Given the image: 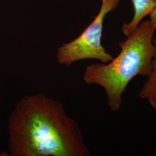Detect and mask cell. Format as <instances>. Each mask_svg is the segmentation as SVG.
Masks as SVG:
<instances>
[{
  "label": "cell",
  "mask_w": 156,
  "mask_h": 156,
  "mask_svg": "<svg viewBox=\"0 0 156 156\" xmlns=\"http://www.w3.org/2000/svg\"><path fill=\"white\" fill-rule=\"evenodd\" d=\"M9 156H89L78 123L43 93L19 101L7 120Z\"/></svg>",
  "instance_id": "cell-1"
},
{
  "label": "cell",
  "mask_w": 156,
  "mask_h": 156,
  "mask_svg": "<svg viewBox=\"0 0 156 156\" xmlns=\"http://www.w3.org/2000/svg\"><path fill=\"white\" fill-rule=\"evenodd\" d=\"M156 30L150 20L142 21L127 39L118 44L121 50L112 61L86 67L84 82L104 89L112 111L120 109L123 94L134 78L147 77L151 73L154 52L153 40Z\"/></svg>",
  "instance_id": "cell-2"
},
{
  "label": "cell",
  "mask_w": 156,
  "mask_h": 156,
  "mask_svg": "<svg viewBox=\"0 0 156 156\" xmlns=\"http://www.w3.org/2000/svg\"><path fill=\"white\" fill-rule=\"evenodd\" d=\"M120 0H102L100 10L94 20L83 32L73 41L57 49V62L66 67L84 59H94L101 63H108L113 56L102 45L101 39L105 17L116 8Z\"/></svg>",
  "instance_id": "cell-3"
},
{
  "label": "cell",
  "mask_w": 156,
  "mask_h": 156,
  "mask_svg": "<svg viewBox=\"0 0 156 156\" xmlns=\"http://www.w3.org/2000/svg\"><path fill=\"white\" fill-rule=\"evenodd\" d=\"M134 15L132 20L123 24L122 31L124 35L128 36L146 16H148L156 7V0H132Z\"/></svg>",
  "instance_id": "cell-4"
},
{
  "label": "cell",
  "mask_w": 156,
  "mask_h": 156,
  "mask_svg": "<svg viewBox=\"0 0 156 156\" xmlns=\"http://www.w3.org/2000/svg\"><path fill=\"white\" fill-rule=\"evenodd\" d=\"M154 52L153 60L152 71L147 77L139 93V97L148 102L151 107L156 111V36L153 37Z\"/></svg>",
  "instance_id": "cell-5"
},
{
  "label": "cell",
  "mask_w": 156,
  "mask_h": 156,
  "mask_svg": "<svg viewBox=\"0 0 156 156\" xmlns=\"http://www.w3.org/2000/svg\"><path fill=\"white\" fill-rule=\"evenodd\" d=\"M151 19L150 21L154 26V27L156 29V7L154 8L153 11L151 12V14L149 15Z\"/></svg>",
  "instance_id": "cell-6"
}]
</instances>
